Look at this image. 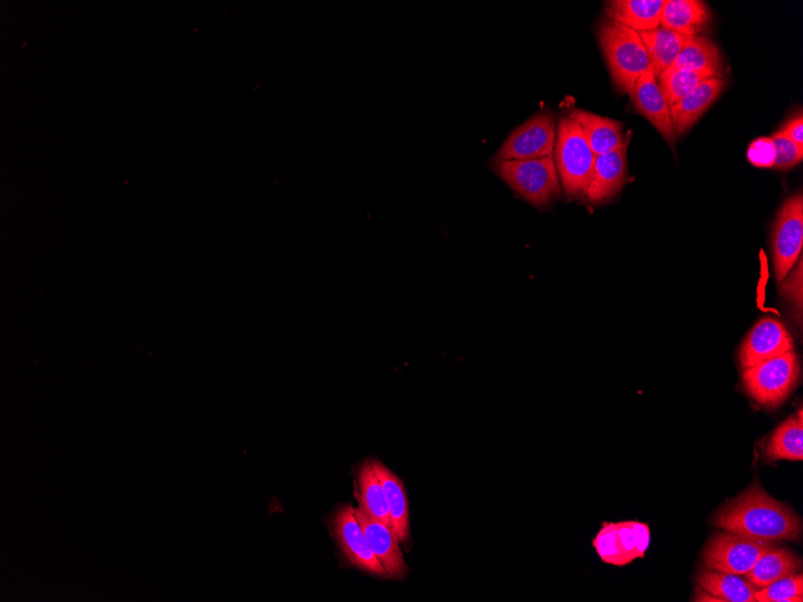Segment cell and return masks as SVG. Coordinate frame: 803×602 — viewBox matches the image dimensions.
<instances>
[{
  "label": "cell",
  "instance_id": "16",
  "mask_svg": "<svg viewBox=\"0 0 803 602\" xmlns=\"http://www.w3.org/2000/svg\"><path fill=\"white\" fill-rule=\"evenodd\" d=\"M665 0H612L605 8L608 19L637 33L661 26Z\"/></svg>",
  "mask_w": 803,
  "mask_h": 602
},
{
  "label": "cell",
  "instance_id": "26",
  "mask_svg": "<svg viewBox=\"0 0 803 602\" xmlns=\"http://www.w3.org/2000/svg\"><path fill=\"white\" fill-rule=\"evenodd\" d=\"M617 532L625 565L643 558L650 545V528L639 522H619Z\"/></svg>",
  "mask_w": 803,
  "mask_h": 602
},
{
  "label": "cell",
  "instance_id": "6",
  "mask_svg": "<svg viewBox=\"0 0 803 602\" xmlns=\"http://www.w3.org/2000/svg\"><path fill=\"white\" fill-rule=\"evenodd\" d=\"M776 547L772 541L724 532L714 534L703 550L706 568L734 575L748 573L765 552Z\"/></svg>",
  "mask_w": 803,
  "mask_h": 602
},
{
  "label": "cell",
  "instance_id": "3",
  "mask_svg": "<svg viewBox=\"0 0 803 602\" xmlns=\"http://www.w3.org/2000/svg\"><path fill=\"white\" fill-rule=\"evenodd\" d=\"M552 156L566 194L573 199H586L597 155L570 115L559 118Z\"/></svg>",
  "mask_w": 803,
  "mask_h": 602
},
{
  "label": "cell",
  "instance_id": "17",
  "mask_svg": "<svg viewBox=\"0 0 803 602\" xmlns=\"http://www.w3.org/2000/svg\"><path fill=\"white\" fill-rule=\"evenodd\" d=\"M581 128L595 155L617 150L626 141L624 123L574 108L569 114Z\"/></svg>",
  "mask_w": 803,
  "mask_h": 602
},
{
  "label": "cell",
  "instance_id": "23",
  "mask_svg": "<svg viewBox=\"0 0 803 602\" xmlns=\"http://www.w3.org/2000/svg\"><path fill=\"white\" fill-rule=\"evenodd\" d=\"M765 457L768 461L803 460V415L801 409L798 415L790 416L772 433L768 445H766Z\"/></svg>",
  "mask_w": 803,
  "mask_h": 602
},
{
  "label": "cell",
  "instance_id": "13",
  "mask_svg": "<svg viewBox=\"0 0 803 602\" xmlns=\"http://www.w3.org/2000/svg\"><path fill=\"white\" fill-rule=\"evenodd\" d=\"M629 137L617 150L597 155L595 158L593 177L586 194L592 204L612 200L622 190L628 177Z\"/></svg>",
  "mask_w": 803,
  "mask_h": 602
},
{
  "label": "cell",
  "instance_id": "11",
  "mask_svg": "<svg viewBox=\"0 0 803 602\" xmlns=\"http://www.w3.org/2000/svg\"><path fill=\"white\" fill-rule=\"evenodd\" d=\"M631 104L636 110L649 120L660 131L673 150L676 147L677 137L673 125L671 106L666 103L659 81L650 69L632 86L629 92Z\"/></svg>",
  "mask_w": 803,
  "mask_h": 602
},
{
  "label": "cell",
  "instance_id": "24",
  "mask_svg": "<svg viewBox=\"0 0 803 602\" xmlns=\"http://www.w3.org/2000/svg\"><path fill=\"white\" fill-rule=\"evenodd\" d=\"M698 585L703 592L724 602H757L758 588L741 579L740 575L708 569L699 575Z\"/></svg>",
  "mask_w": 803,
  "mask_h": 602
},
{
  "label": "cell",
  "instance_id": "29",
  "mask_svg": "<svg viewBox=\"0 0 803 602\" xmlns=\"http://www.w3.org/2000/svg\"><path fill=\"white\" fill-rule=\"evenodd\" d=\"M776 147L775 166L778 170H790V168L799 165L803 160V149L798 146L795 142L782 135L777 131L771 137Z\"/></svg>",
  "mask_w": 803,
  "mask_h": 602
},
{
  "label": "cell",
  "instance_id": "12",
  "mask_svg": "<svg viewBox=\"0 0 803 602\" xmlns=\"http://www.w3.org/2000/svg\"><path fill=\"white\" fill-rule=\"evenodd\" d=\"M356 515L364 538L386 571L387 579L404 580L409 568L395 533L360 507L356 509Z\"/></svg>",
  "mask_w": 803,
  "mask_h": 602
},
{
  "label": "cell",
  "instance_id": "1",
  "mask_svg": "<svg viewBox=\"0 0 803 602\" xmlns=\"http://www.w3.org/2000/svg\"><path fill=\"white\" fill-rule=\"evenodd\" d=\"M723 531L766 541H799L800 516L782 501L772 498L759 483H753L734 499L728 500L713 517Z\"/></svg>",
  "mask_w": 803,
  "mask_h": 602
},
{
  "label": "cell",
  "instance_id": "20",
  "mask_svg": "<svg viewBox=\"0 0 803 602\" xmlns=\"http://www.w3.org/2000/svg\"><path fill=\"white\" fill-rule=\"evenodd\" d=\"M354 495L360 508L393 531L384 488L379 475L374 472L371 460L362 462L358 468Z\"/></svg>",
  "mask_w": 803,
  "mask_h": 602
},
{
  "label": "cell",
  "instance_id": "25",
  "mask_svg": "<svg viewBox=\"0 0 803 602\" xmlns=\"http://www.w3.org/2000/svg\"><path fill=\"white\" fill-rule=\"evenodd\" d=\"M715 76L722 75L713 74V72L676 70L664 72L656 81H659L666 103L668 106H673L686 98L701 82Z\"/></svg>",
  "mask_w": 803,
  "mask_h": 602
},
{
  "label": "cell",
  "instance_id": "19",
  "mask_svg": "<svg viewBox=\"0 0 803 602\" xmlns=\"http://www.w3.org/2000/svg\"><path fill=\"white\" fill-rule=\"evenodd\" d=\"M801 568V559L794 552L775 547L765 552L756 565L742 576L760 589L784 577L796 575Z\"/></svg>",
  "mask_w": 803,
  "mask_h": 602
},
{
  "label": "cell",
  "instance_id": "31",
  "mask_svg": "<svg viewBox=\"0 0 803 602\" xmlns=\"http://www.w3.org/2000/svg\"><path fill=\"white\" fill-rule=\"evenodd\" d=\"M748 161L757 167H773L776 147L771 138H759L750 143L747 151Z\"/></svg>",
  "mask_w": 803,
  "mask_h": 602
},
{
  "label": "cell",
  "instance_id": "2",
  "mask_svg": "<svg viewBox=\"0 0 803 602\" xmlns=\"http://www.w3.org/2000/svg\"><path fill=\"white\" fill-rule=\"evenodd\" d=\"M598 40L616 88L629 93L651 69L650 57L640 34L612 19L598 26Z\"/></svg>",
  "mask_w": 803,
  "mask_h": 602
},
{
  "label": "cell",
  "instance_id": "9",
  "mask_svg": "<svg viewBox=\"0 0 803 602\" xmlns=\"http://www.w3.org/2000/svg\"><path fill=\"white\" fill-rule=\"evenodd\" d=\"M803 197L789 198L777 214L772 231L776 281L782 283L802 256Z\"/></svg>",
  "mask_w": 803,
  "mask_h": 602
},
{
  "label": "cell",
  "instance_id": "7",
  "mask_svg": "<svg viewBox=\"0 0 803 602\" xmlns=\"http://www.w3.org/2000/svg\"><path fill=\"white\" fill-rule=\"evenodd\" d=\"M556 135L555 115L549 108H543L511 132L494 160L528 161L552 156Z\"/></svg>",
  "mask_w": 803,
  "mask_h": 602
},
{
  "label": "cell",
  "instance_id": "18",
  "mask_svg": "<svg viewBox=\"0 0 803 602\" xmlns=\"http://www.w3.org/2000/svg\"><path fill=\"white\" fill-rule=\"evenodd\" d=\"M711 12L700 0H665L661 27L688 36L708 28Z\"/></svg>",
  "mask_w": 803,
  "mask_h": 602
},
{
  "label": "cell",
  "instance_id": "4",
  "mask_svg": "<svg viewBox=\"0 0 803 602\" xmlns=\"http://www.w3.org/2000/svg\"><path fill=\"white\" fill-rule=\"evenodd\" d=\"M491 168L494 174L517 194L533 204L534 208H545L561 196V180H559L554 156L528 161L492 160Z\"/></svg>",
  "mask_w": 803,
  "mask_h": 602
},
{
  "label": "cell",
  "instance_id": "14",
  "mask_svg": "<svg viewBox=\"0 0 803 602\" xmlns=\"http://www.w3.org/2000/svg\"><path fill=\"white\" fill-rule=\"evenodd\" d=\"M725 87V79L722 76L711 78L701 82L686 98L671 106L676 137L686 134L688 130L695 127L702 115L720 98Z\"/></svg>",
  "mask_w": 803,
  "mask_h": 602
},
{
  "label": "cell",
  "instance_id": "5",
  "mask_svg": "<svg viewBox=\"0 0 803 602\" xmlns=\"http://www.w3.org/2000/svg\"><path fill=\"white\" fill-rule=\"evenodd\" d=\"M800 364L794 351L746 368L742 381L752 399L761 405H781L798 387Z\"/></svg>",
  "mask_w": 803,
  "mask_h": 602
},
{
  "label": "cell",
  "instance_id": "32",
  "mask_svg": "<svg viewBox=\"0 0 803 602\" xmlns=\"http://www.w3.org/2000/svg\"><path fill=\"white\" fill-rule=\"evenodd\" d=\"M781 134L803 149V116L800 111L780 130Z\"/></svg>",
  "mask_w": 803,
  "mask_h": 602
},
{
  "label": "cell",
  "instance_id": "27",
  "mask_svg": "<svg viewBox=\"0 0 803 602\" xmlns=\"http://www.w3.org/2000/svg\"><path fill=\"white\" fill-rule=\"evenodd\" d=\"M757 602H802L803 576L796 574L775 581L756 592Z\"/></svg>",
  "mask_w": 803,
  "mask_h": 602
},
{
  "label": "cell",
  "instance_id": "22",
  "mask_svg": "<svg viewBox=\"0 0 803 602\" xmlns=\"http://www.w3.org/2000/svg\"><path fill=\"white\" fill-rule=\"evenodd\" d=\"M722 56L720 48L703 34L690 36L675 63L665 72L689 70L721 74Z\"/></svg>",
  "mask_w": 803,
  "mask_h": 602
},
{
  "label": "cell",
  "instance_id": "8",
  "mask_svg": "<svg viewBox=\"0 0 803 602\" xmlns=\"http://www.w3.org/2000/svg\"><path fill=\"white\" fill-rule=\"evenodd\" d=\"M331 536L347 562L352 567L380 579H387L383 565L375 557L364 538L356 508L349 504L340 505L328 521Z\"/></svg>",
  "mask_w": 803,
  "mask_h": 602
},
{
  "label": "cell",
  "instance_id": "30",
  "mask_svg": "<svg viewBox=\"0 0 803 602\" xmlns=\"http://www.w3.org/2000/svg\"><path fill=\"white\" fill-rule=\"evenodd\" d=\"M795 271L790 274L785 282H782V294L787 303L798 312L799 320H802V256L796 262Z\"/></svg>",
  "mask_w": 803,
  "mask_h": 602
},
{
  "label": "cell",
  "instance_id": "21",
  "mask_svg": "<svg viewBox=\"0 0 803 602\" xmlns=\"http://www.w3.org/2000/svg\"><path fill=\"white\" fill-rule=\"evenodd\" d=\"M639 34L644 47H647L651 70L656 79L673 67L688 39L686 35L661 26Z\"/></svg>",
  "mask_w": 803,
  "mask_h": 602
},
{
  "label": "cell",
  "instance_id": "10",
  "mask_svg": "<svg viewBox=\"0 0 803 602\" xmlns=\"http://www.w3.org/2000/svg\"><path fill=\"white\" fill-rule=\"evenodd\" d=\"M794 349L792 335L780 320L766 318L754 324L740 347L741 368L756 366Z\"/></svg>",
  "mask_w": 803,
  "mask_h": 602
},
{
  "label": "cell",
  "instance_id": "15",
  "mask_svg": "<svg viewBox=\"0 0 803 602\" xmlns=\"http://www.w3.org/2000/svg\"><path fill=\"white\" fill-rule=\"evenodd\" d=\"M371 461L374 472L379 475L384 488L388 512L392 517L393 532L399 544L406 545L410 538V512L404 481L384 463L376 460Z\"/></svg>",
  "mask_w": 803,
  "mask_h": 602
},
{
  "label": "cell",
  "instance_id": "28",
  "mask_svg": "<svg viewBox=\"0 0 803 602\" xmlns=\"http://www.w3.org/2000/svg\"><path fill=\"white\" fill-rule=\"evenodd\" d=\"M593 546L603 562L624 567L625 560L619 545L617 523L605 524L597 538L593 540Z\"/></svg>",
  "mask_w": 803,
  "mask_h": 602
}]
</instances>
